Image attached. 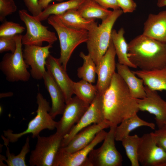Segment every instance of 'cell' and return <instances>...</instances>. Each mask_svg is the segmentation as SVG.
I'll use <instances>...</instances> for the list:
<instances>
[{
  "instance_id": "obj_1",
  "label": "cell",
  "mask_w": 166,
  "mask_h": 166,
  "mask_svg": "<svg viewBox=\"0 0 166 166\" xmlns=\"http://www.w3.org/2000/svg\"><path fill=\"white\" fill-rule=\"evenodd\" d=\"M105 121L110 127L117 126L139 111L136 99L117 73L114 74L107 89L101 95Z\"/></svg>"
},
{
  "instance_id": "obj_2",
  "label": "cell",
  "mask_w": 166,
  "mask_h": 166,
  "mask_svg": "<svg viewBox=\"0 0 166 166\" xmlns=\"http://www.w3.org/2000/svg\"><path fill=\"white\" fill-rule=\"evenodd\" d=\"M130 61L140 70H150L166 65V43L142 34L128 43Z\"/></svg>"
},
{
  "instance_id": "obj_3",
  "label": "cell",
  "mask_w": 166,
  "mask_h": 166,
  "mask_svg": "<svg viewBox=\"0 0 166 166\" xmlns=\"http://www.w3.org/2000/svg\"><path fill=\"white\" fill-rule=\"evenodd\" d=\"M123 13L121 9L113 10L111 14L101 23H97L88 32L86 42L88 54L96 65L107 51L110 44L114 25Z\"/></svg>"
},
{
  "instance_id": "obj_4",
  "label": "cell",
  "mask_w": 166,
  "mask_h": 166,
  "mask_svg": "<svg viewBox=\"0 0 166 166\" xmlns=\"http://www.w3.org/2000/svg\"><path fill=\"white\" fill-rule=\"evenodd\" d=\"M48 23L56 30L60 45V57L59 59L66 70L69 60L74 49L80 44L86 42L88 32L85 30H78L69 28L61 22L56 15H51L47 19Z\"/></svg>"
},
{
  "instance_id": "obj_5",
  "label": "cell",
  "mask_w": 166,
  "mask_h": 166,
  "mask_svg": "<svg viewBox=\"0 0 166 166\" xmlns=\"http://www.w3.org/2000/svg\"><path fill=\"white\" fill-rule=\"evenodd\" d=\"M38 108L36 115L29 122L26 129L21 132L13 133L10 129L4 130V136L9 143H14L22 136L32 134L33 138L37 137L45 129L53 130L56 128L57 122L49 114L51 107L49 103L40 92L36 96Z\"/></svg>"
},
{
  "instance_id": "obj_6",
  "label": "cell",
  "mask_w": 166,
  "mask_h": 166,
  "mask_svg": "<svg viewBox=\"0 0 166 166\" xmlns=\"http://www.w3.org/2000/svg\"><path fill=\"white\" fill-rule=\"evenodd\" d=\"M22 35H16V48L15 52L5 54L0 63L1 70L10 82L27 81L31 76L27 69L29 66L25 62L23 56Z\"/></svg>"
},
{
  "instance_id": "obj_7",
  "label": "cell",
  "mask_w": 166,
  "mask_h": 166,
  "mask_svg": "<svg viewBox=\"0 0 166 166\" xmlns=\"http://www.w3.org/2000/svg\"><path fill=\"white\" fill-rule=\"evenodd\" d=\"M117 126L110 127L109 131L98 148L93 149L89 153L84 166H120L122 156L115 144V132Z\"/></svg>"
},
{
  "instance_id": "obj_8",
  "label": "cell",
  "mask_w": 166,
  "mask_h": 166,
  "mask_svg": "<svg viewBox=\"0 0 166 166\" xmlns=\"http://www.w3.org/2000/svg\"><path fill=\"white\" fill-rule=\"evenodd\" d=\"M18 14L24 23L26 31L22 35V45L42 46L44 42L52 45L57 40L55 33L48 29V27L43 25L35 17L30 15L25 9L20 10Z\"/></svg>"
},
{
  "instance_id": "obj_9",
  "label": "cell",
  "mask_w": 166,
  "mask_h": 166,
  "mask_svg": "<svg viewBox=\"0 0 166 166\" xmlns=\"http://www.w3.org/2000/svg\"><path fill=\"white\" fill-rule=\"evenodd\" d=\"M35 148L31 151L29 163L31 166H53L56 155L61 147L63 137L56 132L48 136L37 137Z\"/></svg>"
},
{
  "instance_id": "obj_10",
  "label": "cell",
  "mask_w": 166,
  "mask_h": 166,
  "mask_svg": "<svg viewBox=\"0 0 166 166\" xmlns=\"http://www.w3.org/2000/svg\"><path fill=\"white\" fill-rule=\"evenodd\" d=\"M137 156L142 165L166 166V152L157 145L152 132L140 137Z\"/></svg>"
},
{
  "instance_id": "obj_11",
  "label": "cell",
  "mask_w": 166,
  "mask_h": 166,
  "mask_svg": "<svg viewBox=\"0 0 166 166\" xmlns=\"http://www.w3.org/2000/svg\"><path fill=\"white\" fill-rule=\"evenodd\" d=\"M89 105L76 96L72 97L66 103L62 116L57 121L56 132L63 137L78 122Z\"/></svg>"
},
{
  "instance_id": "obj_12",
  "label": "cell",
  "mask_w": 166,
  "mask_h": 166,
  "mask_svg": "<svg viewBox=\"0 0 166 166\" xmlns=\"http://www.w3.org/2000/svg\"><path fill=\"white\" fill-rule=\"evenodd\" d=\"M107 133L104 130H101L88 145L73 152H67L60 148L55 157L53 166H84L90 152L103 141Z\"/></svg>"
},
{
  "instance_id": "obj_13",
  "label": "cell",
  "mask_w": 166,
  "mask_h": 166,
  "mask_svg": "<svg viewBox=\"0 0 166 166\" xmlns=\"http://www.w3.org/2000/svg\"><path fill=\"white\" fill-rule=\"evenodd\" d=\"M52 47L48 44L44 46L33 45H25L22 51L25 62L31 67L30 74L32 77L37 80L43 79L46 71L45 66L47 59Z\"/></svg>"
},
{
  "instance_id": "obj_14",
  "label": "cell",
  "mask_w": 166,
  "mask_h": 166,
  "mask_svg": "<svg viewBox=\"0 0 166 166\" xmlns=\"http://www.w3.org/2000/svg\"><path fill=\"white\" fill-rule=\"evenodd\" d=\"M105 121L103 112L101 96L98 93L78 122L63 137L61 147L66 146L77 133L85 128Z\"/></svg>"
},
{
  "instance_id": "obj_15",
  "label": "cell",
  "mask_w": 166,
  "mask_h": 166,
  "mask_svg": "<svg viewBox=\"0 0 166 166\" xmlns=\"http://www.w3.org/2000/svg\"><path fill=\"white\" fill-rule=\"evenodd\" d=\"M116 53L112 41L105 54L96 65L97 79L96 85L98 93L101 95L109 86L116 73Z\"/></svg>"
},
{
  "instance_id": "obj_16",
  "label": "cell",
  "mask_w": 166,
  "mask_h": 166,
  "mask_svg": "<svg viewBox=\"0 0 166 166\" xmlns=\"http://www.w3.org/2000/svg\"><path fill=\"white\" fill-rule=\"evenodd\" d=\"M145 97L136 99L139 111H147L155 116L158 128L162 127L166 121V101L163 99L157 91L145 85Z\"/></svg>"
},
{
  "instance_id": "obj_17",
  "label": "cell",
  "mask_w": 166,
  "mask_h": 166,
  "mask_svg": "<svg viewBox=\"0 0 166 166\" xmlns=\"http://www.w3.org/2000/svg\"><path fill=\"white\" fill-rule=\"evenodd\" d=\"M45 66L62 90L65 103H67L73 94L72 87L73 81L69 77L59 58L50 54L47 59Z\"/></svg>"
},
{
  "instance_id": "obj_18",
  "label": "cell",
  "mask_w": 166,
  "mask_h": 166,
  "mask_svg": "<svg viewBox=\"0 0 166 166\" xmlns=\"http://www.w3.org/2000/svg\"><path fill=\"white\" fill-rule=\"evenodd\" d=\"M109 128H110V126L105 121L92 124L77 133L66 146L61 148L67 152H76L89 144L101 131Z\"/></svg>"
},
{
  "instance_id": "obj_19",
  "label": "cell",
  "mask_w": 166,
  "mask_h": 166,
  "mask_svg": "<svg viewBox=\"0 0 166 166\" xmlns=\"http://www.w3.org/2000/svg\"><path fill=\"white\" fill-rule=\"evenodd\" d=\"M143 35L166 43V10L150 14L144 23Z\"/></svg>"
},
{
  "instance_id": "obj_20",
  "label": "cell",
  "mask_w": 166,
  "mask_h": 166,
  "mask_svg": "<svg viewBox=\"0 0 166 166\" xmlns=\"http://www.w3.org/2000/svg\"><path fill=\"white\" fill-rule=\"evenodd\" d=\"M45 87L49 92L52 102L49 112L54 119L58 115L62 114L65 106L63 93L50 72L47 70L43 78Z\"/></svg>"
},
{
  "instance_id": "obj_21",
  "label": "cell",
  "mask_w": 166,
  "mask_h": 166,
  "mask_svg": "<svg viewBox=\"0 0 166 166\" xmlns=\"http://www.w3.org/2000/svg\"><path fill=\"white\" fill-rule=\"evenodd\" d=\"M126 65L116 64L117 73L127 86L132 96L136 99H141L146 95L143 80L137 77Z\"/></svg>"
},
{
  "instance_id": "obj_22",
  "label": "cell",
  "mask_w": 166,
  "mask_h": 166,
  "mask_svg": "<svg viewBox=\"0 0 166 166\" xmlns=\"http://www.w3.org/2000/svg\"><path fill=\"white\" fill-rule=\"evenodd\" d=\"M133 72L143 81L144 85L153 90L166 91V65L150 70H142Z\"/></svg>"
},
{
  "instance_id": "obj_23",
  "label": "cell",
  "mask_w": 166,
  "mask_h": 166,
  "mask_svg": "<svg viewBox=\"0 0 166 166\" xmlns=\"http://www.w3.org/2000/svg\"><path fill=\"white\" fill-rule=\"evenodd\" d=\"M57 16L66 26L76 30L89 31L97 23L95 21V19H87L84 18L77 10H69Z\"/></svg>"
},
{
  "instance_id": "obj_24",
  "label": "cell",
  "mask_w": 166,
  "mask_h": 166,
  "mask_svg": "<svg viewBox=\"0 0 166 166\" xmlns=\"http://www.w3.org/2000/svg\"><path fill=\"white\" fill-rule=\"evenodd\" d=\"M124 30L123 28H121L117 32L113 29L111 39L115 49L118 63L126 65L129 67H137L129 60L128 56V45L124 37Z\"/></svg>"
},
{
  "instance_id": "obj_25",
  "label": "cell",
  "mask_w": 166,
  "mask_h": 166,
  "mask_svg": "<svg viewBox=\"0 0 166 166\" xmlns=\"http://www.w3.org/2000/svg\"><path fill=\"white\" fill-rule=\"evenodd\" d=\"M143 126L149 127L152 129L155 128L153 123L142 119L138 116L137 113L124 120L116 127L115 132L116 140L121 141L123 138L129 135L132 131Z\"/></svg>"
},
{
  "instance_id": "obj_26",
  "label": "cell",
  "mask_w": 166,
  "mask_h": 166,
  "mask_svg": "<svg viewBox=\"0 0 166 166\" xmlns=\"http://www.w3.org/2000/svg\"><path fill=\"white\" fill-rule=\"evenodd\" d=\"M86 0H69L49 4L36 18L41 22L47 19L51 15L58 16L72 10H77Z\"/></svg>"
},
{
  "instance_id": "obj_27",
  "label": "cell",
  "mask_w": 166,
  "mask_h": 166,
  "mask_svg": "<svg viewBox=\"0 0 166 166\" xmlns=\"http://www.w3.org/2000/svg\"><path fill=\"white\" fill-rule=\"evenodd\" d=\"M77 10L86 19L98 18L102 21L106 19L112 12L92 0H86Z\"/></svg>"
},
{
  "instance_id": "obj_28",
  "label": "cell",
  "mask_w": 166,
  "mask_h": 166,
  "mask_svg": "<svg viewBox=\"0 0 166 166\" xmlns=\"http://www.w3.org/2000/svg\"><path fill=\"white\" fill-rule=\"evenodd\" d=\"M72 87L73 94L89 104L93 102L98 93L96 85L82 79L77 82L72 81Z\"/></svg>"
},
{
  "instance_id": "obj_29",
  "label": "cell",
  "mask_w": 166,
  "mask_h": 166,
  "mask_svg": "<svg viewBox=\"0 0 166 166\" xmlns=\"http://www.w3.org/2000/svg\"><path fill=\"white\" fill-rule=\"evenodd\" d=\"M80 57L83 60L82 66L78 68L77 75L78 77L91 83L95 81L96 73V65L90 55L85 54L81 52Z\"/></svg>"
},
{
  "instance_id": "obj_30",
  "label": "cell",
  "mask_w": 166,
  "mask_h": 166,
  "mask_svg": "<svg viewBox=\"0 0 166 166\" xmlns=\"http://www.w3.org/2000/svg\"><path fill=\"white\" fill-rule=\"evenodd\" d=\"M4 144L6 147V158L2 155L0 156L1 160L5 161L8 166H26V157L27 154L30 151V138L28 136L26 140L25 143L23 146L19 153L15 155L13 153L10 152V149L8 147L9 143L4 140Z\"/></svg>"
},
{
  "instance_id": "obj_31",
  "label": "cell",
  "mask_w": 166,
  "mask_h": 166,
  "mask_svg": "<svg viewBox=\"0 0 166 166\" xmlns=\"http://www.w3.org/2000/svg\"><path fill=\"white\" fill-rule=\"evenodd\" d=\"M140 137L136 134L127 136L121 141L132 166H139L137 152Z\"/></svg>"
},
{
  "instance_id": "obj_32",
  "label": "cell",
  "mask_w": 166,
  "mask_h": 166,
  "mask_svg": "<svg viewBox=\"0 0 166 166\" xmlns=\"http://www.w3.org/2000/svg\"><path fill=\"white\" fill-rule=\"evenodd\" d=\"M25 30V28L19 23L5 21L0 26V37L15 36L22 34Z\"/></svg>"
},
{
  "instance_id": "obj_33",
  "label": "cell",
  "mask_w": 166,
  "mask_h": 166,
  "mask_svg": "<svg viewBox=\"0 0 166 166\" xmlns=\"http://www.w3.org/2000/svg\"><path fill=\"white\" fill-rule=\"evenodd\" d=\"M14 0H0V21L3 22L6 17L17 10Z\"/></svg>"
},
{
  "instance_id": "obj_34",
  "label": "cell",
  "mask_w": 166,
  "mask_h": 166,
  "mask_svg": "<svg viewBox=\"0 0 166 166\" xmlns=\"http://www.w3.org/2000/svg\"><path fill=\"white\" fill-rule=\"evenodd\" d=\"M15 36L0 37V53L10 51L14 53L16 49Z\"/></svg>"
},
{
  "instance_id": "obj_35",
  "label": "cell",
  "mask_w": 166,
  "mask_h": 166,
  "mask_svg": "<svg viewBox=\"0 0 166 166\" xmlns=\"http://www.w3.org/2000/svg\"><path fill=\"white\" fill-rule=\"evenodd\" d=\"M158 145L166 152V127H162L152 132Z\"/></svg>"
},
{
  "instance_id": "obj_36",
  "label": "cell",
  "mask_w": 166,
  "mask_h": 166,
  "mask_svg": "<svg viewBox=\"0 0 166 166\" xmlns=\"http://www.w3.org/2000/svg\"><path fill=\"white\" fill-rule=\"evenodd\" d=\"M29 11L32 15L36 17L42 11V9L39 3V0H23Z\"/></svg>"
},
{
  "instance_id": "obj_37",
  "label": "cell",
  "mask_w": 166,
  "mask_h": 166,
  "mask_svg": "<svg viewBox=\"0 0 166 166\" xmlns=\"http://www.w3.org/2000/svg\"><path fill=\"white\" fill-rule=\"evenodd\" d=\"M118 6L123 13H130L135 10L137 5L133 0H117Z\"/></svg>"
},
{
  "instance_id": "obj_38",
  "label": "cell",
  "mask_w": 166,
  "mask_h": 166,
  "mask_svg": "<svg viewBox=\"0 0 166 166\" xmlns=\"http://www.w3.org/2000/svg\"><path fill=\"white\" fill-rule=\"evenodd\" d=\"M103 7L108 9L111 8L113 10L120 9L117 0H92Z\"/></svg>"
},
{
  "instance_id": "obj_39",
  "label": "cell",
  "mask_w": 166,
  "mask_h": 166,
  "mask_svg": "<svg viewBox=\"0 0 166 166\" xmlns=\"http://www.w3.org/2000/svg\"><path fill=\"white\" fill-rule=\"evenodd\" d=\"M53 0H39V3L42 9H44L49 5V3ZM55 0L59 2H62L63 0Z\"/></svg>"
},
{
  "instance_id": "obj_40",
  "label": "cell",
  "mask_w": 166,
  "mask_h": 166,
  "mask_svg": "<svg viewBox=\"0 0 166 166\" xmlns=\"http://www.w3.org/2000/svg\"><path fill=\"white\" fill-rule=\"evenodd\" d=\"M157 5L159 7L166 6V0H157Z\"/></svg>"
},
{
  "instance_id": "obj_41",
  "label": "cell",
  "mask_w": 166,
  "mask_h": 166,
  "mask_svg": "<svg viewBox=\"0 0 166 166\" xmlns=\"http://www.w3.org/2000/svg\"><path fill=\"white\" fill-rule=\"evenodd\" d=\"M13 93L11 92L2 93H0V98L3 97H11L13 95Z\"/></svg>"
},
{
  "instance_id": "obj_42",
  "label": "cell",
  "mask_w": 166,
  "mask_h": 166,
  "mask_svg": "<svg viewBox=\"0 0 166 166\" xmlns=\"http://www.w3.org/2000/svg\"><path fill=\"white\" fill-rule=\"evenodd\" d=\"M163 127H166V121L164 123V124Z\"/></svg>"
}]
</instances>
